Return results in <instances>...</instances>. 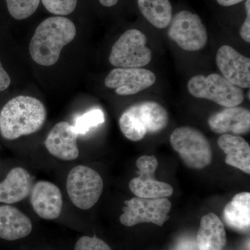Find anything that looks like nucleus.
Instances as JSON below:
<instances>
[{
  "label": "nucleus",
  "mask_w": 250,
  "mask_h": 250,
  "mask_svg": "<svg viewBox=\"0 0 250 250\" xmlns=\"http://www.w3.org/2000/svg\"><path fill=\"white\" fill-rule=\"evenodd\" d=\"M75 24L68 18L54 16L38 26L29 44L33 60L42 66H51L59 61L62 47L76 36Z\"/></svg>",
  "instance_id": "f257e3e1"
},
{
  "label": "nucleus",
  "mask_w": 250,
  "mask_h": 250,
  "mask_svg": "<svg viewBox=\"0 0 250 250\" xmlns=\"http://www.w3.org/2000/svg\"><path fill=\"white\" fill-rule=\"evenodd\" d=\"M47 112L40 100L20 95L10 100L0 111V134L6 140L37 132L46 121Z\"/></svg>",
  "instance_id": "f03ea898"
},
{
  "label": "nucleus",
  "mask_w": 250,
  "mask_h": 250,
  "mask_svg": "<svg viewBox=\"0 0 250 250\" xmlns=\"http://www.w3.org/2000/svg\"><path fill=\"white\" fill-rule=\"evenodd\" d=\"M169 115L164 106L154 101H145L126 108L119 120L122 132L131 141H139L148 134L165 129Z\"/></svg>",
  "instance_id": "7ed1b4c3"
},
{
  "label": "nucleus",
  "mask_w": 250,
  "mask_h": 250,
  "mask_svg": "<svg viewBox=\"0 0 250 250\" xmlns=\"http://www.w3.org/2000/svg\"><path fill=\"white\" fill-rule=\"evenodd\" d=\"M170 142L174 150L190 168L201 170L213 161L209 141L198 129L190 126L177 128L170 135Z\"/></svg>",
  "instance_id": "20e7f679"
},
{
  "label": "nucleus",
  "mask_w": 250,
  "mask_h": 250,
  "mask_svg": "<svg viewBox=\"0 0 250 250\" xmlns=\"http://www.w3.org/2000/svg\"><path fill=\"white\" fill-rule=\"evenodd\" d=\"M187 88L192 96L210 100L224 107L238 106L244 100L242 88L219 74L192 77L188 83Z\"/></svg>",
  "instance_id": "39448f33"
},
{
  "label": "nucleus",
  "mask_w": 250,
  "mask_h": 250,
  "mask_svg": "<svg viewBox=\"0 0 250 250\" xmlns=\"http://www.w3.org/2000/svg\"><path fill=\"white\" fill-rule=\"evenodd\" d=\"M103 180L88 166H77L69 172L66 182L68 196L74 205L82 210L92 208L101 197Z\"/></svg>",
  "instance_id": "423d86ee"
},
{
  "label": "nucleus",
  "mask_w": 250,
  "mask_h": 250,
  "mask_svg": "<svg viewBox=\"0 0 250 250\" xmlns=\"http://www.w3.org/2000/svg\"><path fill=\"white\" fill-rule=\"evenodd\" d=\"M142 31L129 29L115 42L110 54V63L117 67H141L152 61V51Z\"/></svg>",
  "instance_id": "0eeeda50"
},
{
  "label": "nucleus",
  "mask_w": 250,
  "mask_h": 250,
  "mask_svg": "<svg viewBox=\"0 0 250 250\" xmlns=\"http://www.w3.org/2000/svg\"><path fill=\"white\" fill-rule=\"evenodd\" d=\"M120 221L126 227L141 223L163 226L170 219L172 204L167 198L149 199L135 197L125 201Z\"/></svg>",
  "instance_id": "6e6552de"
},
{
  "label": "nucleus",
  "mask_w": 250,
  "mask_h": 250,
  "mask_svg": "<svg viewBox=\"0 0 250 250\" xmlns=\"http://www.w3.org/2000/svg\"><path fill=\"white\" fill-rule=\"evenodd\" d=\"M169 25V38L184 50H200L208 42V33L201 18L190 11H179Z\"/></svg>",
  "instance_id": "1a4fd4ad"
},
{
  "label": "nucleus",
  "mask_w": 250,
  "mask_h": 250,
  "mask_svg": "<svg viewBox=\"0 0 250 250\" xmlns=\"http://www.w3.org/2000/svg\"><path fill=\"white\" fill-rule=\"evenodd\" d=\"M158 165L159 163L154 156H142L137 159L139 176L131 179L129 184L130 190L136 197L158 199L167 198L173 195L172 186L155 179L154 174Z\"/></svg>",
  "instance_id": "9d476101"
},
{
  "label": "nucleus",
  "mask_w": 250,
  "mask_h": 250,
  "mask_svg": "<svg viewBox=\"0 0 250 250\" xmlns=\"http://www.w3.org/2000/svg\"><path fill=\"white\" fill-rule=\"evenodd\" d=\"M154 72L141 67H117L109 72L104 81L108 88L119 95H135L152 86L156 82Z\"/></svg>",
  "instance_id": "9b49d317"
},
{
  "label": "nucleus",
  "mask_w": 250,
  "mask_h": 250,
  "mask_svg": "<svg viewBox=\"0 0 250 250\" xmlns=\"http://www.w3.org/2000/svg\"><path fill=\"white\" fill-rule=\"evenodd\" d=\"M216 63L223 76L239 88L250 86V59L242 55L231 46L218 49Z\"/></svg>",
  "instance_id": "f8f14e48"
},
{
  "label": "nucleus",
  "mask_w": 250,
  "mask_h": 250,
  "mask_svg": "<svg viewBox=\"0 0 250 250\" xmlns=\"http://www.w3.org/2000/svg\"><path fill=\"white\" fill-rule=\"evenodd\" d=\"M30 202L34 211L45 220H54L62 213V192L52 182L47 181L36 182L31 188Z\"/></svg>",
  "instance_id": "ddd939ff"
},
{
  "label": "nucleus",
  "mask_w": 250,
  "mask_h": 250,
  "mask_svg": "<svg viewBox=\"0 0 250 250\" xmlns=\"http://www.w3.org/2000/svg\"><path fill=\"white\" fill-rule=\"evenodd\" d=\"M78 136L73 125L60 122L49 131L44 144L52 156L62 161H73L80 154L77 144Z\"/></svg>",
  "instance_id": "4468645a"
},
{
  "label": "nucleus",
  "mask_w": 250,
  "mask_h": 250,
  "mask_svg": "<svg viewBox=\"0 0 250 250\" xmlns=\"http://www.w3.org/2000/svg\"><path fill=\"white\" fill-rule=\"evenodd\" d=\"M208 125L216 134L245 135L250 132V112L240 106L225 107L210 116Z\"/></svg>",
  "instance_id": "2eb2a0df"
},
{
  "label": "nucleus",
  "mask_w": 250,
  "mask_h": 250,
  "mask_svg": "<svg viewBox=\"0 0 250 250\" xmlns=\"http://www.w3.org/2000/svg\"><path fill=\"white\" fill-rule=\"evenodd\" d=\"M30 219L16 207L0 206V238L16 241L25 238L32 231Z\"/></svg>",
  "instance_id": "dca6fc26"
},
{
  "label": "nucleus",
  "mask_w": 250,
  "mask_h": 250,
  "mask_svg": "<svg viewBox=\"0 0 250 250\" xmlns=\"http://www.w3.org/2000/svg\"><path fill=\"white\" fill-rule=\"evenodd\" d=\"M32 187L29 172L22 167H14L0 182V202L11 205L21 202L30 194Z\"/></svg>",
  "instance_id": "f3484780"
},
{
  "label": "nucleus",
  "mask_w": 250,
  "mask_h": 250,
  "mask_svg": "<svg viewBox=\"0 0 250 250\" xmlns=\"http://www.w3.org/2000/svg\"><path fill=\"white\" fill-rule=\"evenodd\" d=\"M196 241L199 250H223L227 244L226 231L218 215L209 213L202 217Z\"/></svg>",
  "instance_id": "a211bd4d"
},
{
  "label": "nucleus",
  "mask_w": 250,
  "mask_h": 250,
  "mask_svg": "<svg viewBox=\"0 0 250 250\" xmlns=\"http://www.w3.org/2000/svg\"><path fill=\"white\" fill-rule=\"evenodd\" d=\"M218 147L226 154L225 163L250 174V147L248 142L240 136L223 134L218 140Z\"/></svg>",
  "instance_id": "6ab92c4d"
},
{
  "label": "nucleus",
  "mask_w": 250,
  "mask_h": 250,
  "mask_svg": "<svg viewBox=\"0 0 250 250\" xmlns=\"http://www.w3.org/2000/svg\"><path fill=\"white\" fill-rule=\"evenodd\" d=\"M223 218L230 228L239 232L249 231L250 226V193L240 192L224 208Z\"/></svg>",
  "instance_id": "aec40b11"
},
{
  "label": "nucleus",
  "mask_w": 250,
  "mask_h": 250,
  "mask_svg": "<svg viewBox=\"0 0 250 250\" xmlns=\"http://www.w3.org/2000/svg\"><path fill=\"white\" fill-rule=\"evenodd\" d=\"M138 5L145 18L158 29L169 26L172 18L170 0H138Z\"/></svg>",
  "instance_id": "412c9836"
},
{
  "label": "nucleus",
  "mask_w": 250,
  "mask_h": 250,
  "mask_svg": "<svg viewBox=\"0 0 250 250\" xmlns=\"http://www.w3.org/2000/svg\"><path fill=\"white\" fill-rule=\"evenodd\" d=\"M104 120V114L102 110H90L77 118L73 125L74 129L79 136L84 135L92 128L103 124Z\"/></svg>",
  "instance_id": "4be33fe9"
},
{
  "label": "nucleus",
  "mask_w": 250,
  "mask_h": 250,
  "mask_svg": "<svg viewBox=\"0 0 250 250\" xmlns=\"http://www.w3.org/2000/svg\"><path fill=\"white\" fill-rule=\"evenodd\" d=\"M41 0H6L9 14L15 19L21 21L34 14Z\"/></svg>",
  "instance_id": "5701e85b"
},
{
  "label": "nucleus",
  "mask_w": 250,
  "mask_h": 250,
  "mask_svg": "<svg viewBox=\"0 0 250 250\" xmlns=\"http://www.w3.org/2000/svg\"><path fill=\"white\" fill-rule=\"evenodd\" d=\"M42 2L51 14L62 16L73 12L77 0H42Z\"/></svg>",
  "instance_id": "b1692460"
},
{
  "label": "nucleus",
  "mask_w": 250,
  "mask_h": 250,
  "mask_svg": "<svg viewBox=\"0 0 250 250\" xmlns=\"http://www.w3.org/2000/svg\"><path fill=\"white\" fill-rule=\"evenodd\" d=\"M75 250H112L107 243L96 236H82L77 241Z\"/></svg>",
  "instance_id": "393cba45"
},
{
  "label": "nucleus",
  "mask_w": 250,
  "mask_h": 250,
  "mask_svg": "<svg viewBox=\"0 0 250 250\" xmlns=\"http://www.w3.org/2000/svg\"><path fill=\"white\" fill-rule=\"evenodd\" d=\"M246 19L243 22L240 31V35L243 41L250 42V0H247L246 3Z\"/></svg>",
  "instance_id": "a878e982"
},
{
  "label": "nucleus",
  "mask_w": 250,
  "mask_h": 250,
  "mask_svg": "<svg viewBox=\"0 0 250 250\" xmlns=\"http://www.w3.org/2000/svg\"><path fill=\"white\" fill-rule=\"evenodd\" d=\"M174 250H199V248L196 240L190 237H185V238H181L177 242Z\"/></svg>",
  "instance_id": "bb28decb"
},
{
  "label": "nucleus",
  "mask_w": 250,
  "mask_h": 250,
  "mask_svg": "<svg viewBox=\"0 0 250 250\" xmlns=\"http://www.w3.org/2000/svg\"><path fill=\"white\" fill-rule=\"evenodd\" d=\"M11 83V80L9 74L4 70L0 62V92L9 88Z\"/></svg>",
  "instance_id": "cd10ccee"
},
{
  "label": "nucleus",
  "mask_w": 250,
  "mask_h": 250,
  "mask_svg": "<svg viewBox=\"0 0 250 250\" xmlns=\"http://www.w3.org/2000/svg\"><path fill=\"white\" fill-rule=\"evenodd\" d=\"M243 1H244V0H216L218 4L223 6H233V5L239 4V3L242 2Z\"/></svg>",
  "instance_id": "c85d7f7f"
},
{
  "label": "nucleus",
  "mask_w": 250,
  "mask_h": 250,
  "mask_svg": "<svg viewBox=\"0 0 250 250\" xmlns=\"http://www.w3.org/2000/svg\"><path fill=\"white\" fill-rule=\"evenodd\" d=\"M100 4L106 7H111L115 6L118 2V0H99Z\"/></svg>",
  "instance_id": "c756f323"
}]
</instances>
